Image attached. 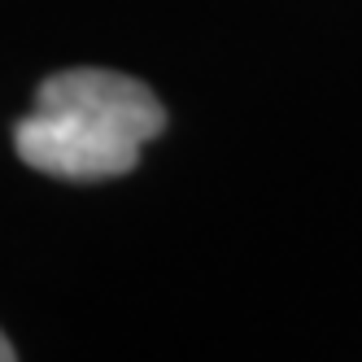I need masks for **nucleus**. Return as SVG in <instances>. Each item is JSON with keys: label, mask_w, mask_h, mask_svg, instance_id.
Masks as SVG:
<instances>
[{"label": "nucleus", "mask_w": 362, "mask_h": 362, "mask_svg": "<svg viewBox=\"0 0 362 362\" xmlns=\"http://www.w3.org/2000/svg\"><path fill=\"white\" fill-rule=\"evenodd\" d=\"M166 127V110L140 79L74 66L35 88L31 114L13 127L18 158L53 179H118Z\"/></svg>", "instance_id": "f257e3e1"}, {"label": "nucleus", "mask_w": 362, "mask_h": 362, "mask_svg": "<svg viewBox=\"0 0 362 362\" xmlns=\"http://www.w3.org/2000/svg\"><path fill=\"white\" fill-rule=\"evenodd\" d=\"M0 362H13V345H9L5 332H0Z\"/></svg>", "instance_id": "f03ea898"}]
</instances>
